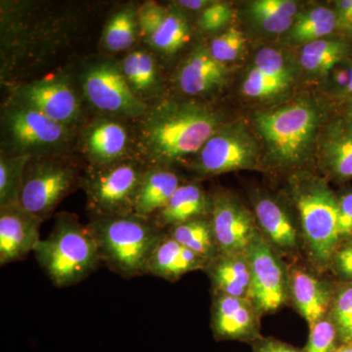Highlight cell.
I'll use <instances>...</instances> for the list:
<instances>
[{
	"instance_id": "28",
	"label": "cell",
	"mask_w": 352,
	"mask_h": 352,
	"mask_svg": "<svg viewBox=\"0 0 352 352\" xmlns=\"http://www.w3.org/2000/svg\"><path fill=\"white\" fill-rule=\"evenodd\" d=\"M338 29L335 11L319 6L310 9L296 18L289 36L296 43H309L323 39Z\"/></svg>"
},
{
	"instance_id": "21",
	"label": "cell",
	"mask_w": 352,
	"mask_h": 352,
	"mask_svg": "<svg viewBox=\"0 0 352 352\" xmlns=\"http://www.w3.org/2000/svg\"><path fill=\"white\" fill-rule=\"evenodd\" d=\"M212 201L195 184L180 185L166 206L156 214L155 224L162 230L190 220L201 219L210 212Z\"/></svg>"
},
{
	"instance_id": "33",
	"label": "cell",
	"mask_w": 352,
	"mask_h": 352,
	"mask_svg": "<svg viewBox=\"0 0 352 352\" xmlns=\"http://www.w3.org/2000/svg\"><path fill=\"white\" fill-rule=\"evenodd\" d=\"M332 321L342 344L352 342V285L340 289L332 308Z\"/></svg>"
},
{
	"instance_id": "27",
	"label": "cell",
	"mask_w": 352,
	"mask_h": 352,
	"mask_svg": "<svg viewBox=\"0 0 352 352\" xmlns=\"http://www.w3.org/2000/svg\"><path fill=\"white\" fill-rule=\"evenodd\" d=\"M127 134L117 122H104L97 124L88 134L87 146L95 159L110 163L122 156L126 147Z\"/></svg>"
},
{
	"instance_id": "1",
	"label": "cell",
	"mask_w": 352,
	"mask_h": 352,
	"mask_svg": "<svg viewBox=\"0 0 352 352\" xmlns=\"http://www.w3.org/2000/svg\"><path fill=\"white\" fill-rule=\"evenodd\" d=\"M217 113L194 103L164 104L148 118L142 141L153 161L171 163L201 151L219 131Z\"/></svg>"
},
{
	"instance_id": "15",
	"label": "cell",
	"mask_w": 352,
	"mask_h": 352,
	"mask_svg": "<svg viewBox=\"0 0 352 352\" xmlns=\"http://www.w3.org/2000/svg\"><path fill=\"white\" fill-rule=\"evenodd\" d=\"M207 261L170 238L166 232L157 243L147 264L146 274L176 281L183 275L205 270Z\"/></svg>"
},
{
	"instance_id": "39",
	"label": "cell",
	"mask_w": 352,
	"mask_h": 352,
	"mask_svg": "<svg viewBox=\"0 0 352 352\" xmlns=\"http://www.w3.org/2000/svg\"><path fill=\"white\" fill-rule=\"evenodd\" d=\"M338 228L340 238L352 234V193L346 194L339 200V217Z\"/></svg>"
},
{
	"instance_id": "19",
	"label": "cell",
	"mask_w": 352,
	"mask_h": 352,
	"mask_svg": "<svg viewBox=\"0 0 352 352\" xmlns=\"http://www.w3.org/2000/svg\"><path fill=\"white\" fill-rule=\"evenodd\" d=\"M214 293L249 298L251 291V268L245 254H219L206 267Z\"/></svg>"
},
{
	"instance_id": "4",
	"label": "cell",
	"mask_w": 352,
	"mask_h": 352,
	"mask_svg": "<svg viewBox=\"0 0 352 352\" xmlns=\"http://www.w3.org/2000/svg\"><path fill=\"white\" fill-rule=\"evenodd\" d=\"M291 185L308 254L317 267L325 268L340 239L339 200L323 180L312 175L296 176Z\"/></svg>"
},
{
	"instance_id": "7",
	"label": "cell",
	"mask_w": 352,
	"mask_h": 352,
	"mask_svg": "<svg viewBox=\"0 0 352 352\" xmlns=\"http://www.w3.org/2000/svg\"><path fill=\"white\" fill-rule=\"evenodd\" d=\"M143 175L133 164H122L92 176L87 190L90 208L96 217L133 212Z\"/></svg>"
},
{
	"instance_id": "11",
	"label": "cell",
	"mask_w": 352,
	"mask_h": 352,
	"mask_svg": "<svg viewBox=\"0 0 352 352\" xmlns=\"http://www.w3.org/2000/svg\"><path fill=\"white\" fill-rule=\"evenodd\" d=\"M83 88L88 100L99 110L131 117L144 111V104L132 92L126 76L112 65H100L90 69Z\"/></svg>"
},
{
	"instance_id": "31",
	"label": "cell",
	"mask_w": 352,
	"mask_h": 352,
	"mask_svg": "<svg viewBox=\"0 0 352 352\" xmlns=\"http://www.w3.org/2000/svg\"><path fill=\"white\" fill-rule=\"evenodd\" d=\"M124 75L136 90L146 91L156 83L154 60L142 51L132 52L124 59Z\"/></svg>"
},
{
	"instance_id": "35",
	"label": "cell",
	"mask_w": 352,
	"mask_h": 352,
	"mask_svg": "<svg viewBox=\"0 0 352 352\" xmlns=\"http://www.w3.org/2000/svg\"><path fill=\"white\" fill-rule=\"evenodd\" d=\"M338 340L339 336L332 319L324 317L310 328L307 344L302 352H333L337 349Z\"/></svg>"
},
{
	"instance_id": "45",
	"label": "cell",
	"mask_w": 352,
	"mask_h": 352,
	"mask_svg": "<svg viewBox=\"0 0 352 352\" xmlns=\"http://www.w3.org/2000/svg\"><path fill=\"white\" fill-rule=\"evenodd\" d=\"M333 352H352V342L340 344Z\"/></svg>"
},
{
	"instance_id": "42",
	"label": "cell",
	"mask_w": 352,
	"mask_h": 352,
	"mask_svg": "<svg viewBox=\"0 0 352 352\" xmlns=\"http://www.w3.org/2000/svg\"><path fill=\"white\" fill-rule=\"evenodd\" d=\"M333 82L340 94L352 96V64L336 71Z\"/></svg>"
},
{
	"instance_id": "3",
	"label": "cell",
	"mask_w": 352,
	"mask_h": 352,
	"mask_svg": "<svg viewBox=\"0 0 352 352\" xmlns=\"http://www.w3.org/2000/svg\"><path fill=\"white\" fill-rule=\"evenodd\" d=\"M34 256L57 288H68L87 279L102 263L91 231L74 215L57 217L48 237L39 241Z\"/></svg>"
},
{
	"instance_id": "44",
	"label": "cell",
	"mask_w": 352,
	"mask_h": 352,
	"mask_svg": "<svg viewBox=\"0 0 352 352\" xmlns=\"http://www.w3.org/2000/svg\"><path fill=\"white\" fill-rule=\"evenodd\" d=\"M177 4L189 10H200V9L207 8L210 2L208 0H182V1H177Z\"/></svg>"
},
{
	"instance_id": "29",
	"label": "cell",
	"mask_w": 352,
	"mask_h": 352,
	"mask_svg": "<svg viewBox=\"0 0 352 352\" xmlns=\"http://www.w3.org/2000/svg\"><path fill=\"white\" fill-rule=\"evenodd\" d=\"M189 38V25L186 18L182 14L170 12L163 24L149 38L157 50L173 54L179 50Z\"/></svg>"
},
{
	"instance_id": "41",
	"label": "cell",
	"mask_w": 352,
	"mask_h": 352,
	"mask_svg": "<svg viewBox=\"0 0 352 352\" xmlns=\"http://www.w3.org/2000/svg\"><path fill=\"white\" fill-rule=\"evenodd\" d=\"M338 29L352 31V0L336 2Z\"/></svg>"
},
{
	"instance_id": "22",
	"label": "cell",
	"mask_w": 352,
	"mask_h": 352,
	"mask_svg": "<svg viewBox=\"0 0 352 352\" xmlns=\"http://www.w3.org/2000/svg\"><path fill=\"white\" fill-rule=\"evenodd\" d=\"M320 152L331 173L342 179L352 178V119L337 120L327 127Z\"/></svg>"
},
{
	"instance_id": "34",
	"label": "cell",
	"mask_w": 352,
	"mask_h": 352,
	"mask_svg": "<svg viewBox=\"0 0 352 352\" xmlns=\"http://www.w3.org/2000/svg\"><path fill=\"white\" fill-rule=\"evenodd\" d=\"M289 87L288 83L265 75L263 72L252 68L243 82V92L252 98H264L280 94Z\"/></svg>"
},
{
	"instance_id": "32",
	"label": "cell",
	"mask_w": 352,
	"mask_h": 352,
	"mask_svg": "<svg viewBox=\"0 0 352 352\" xmlns=\"http://www.w3.org/2000/svg\"><path fill=\"white\" fill-rule=\"evenodd\" d=\"M247 38L244 32L237 28L226 30L210 44V52L217 61L226 65L239 59L244 52Z\"/></svg>"
},
{
	"instance_id": "40",
	"label": "cell",
	"mask_w": 352,
	"mask_h": 352,
	"mask_svg": "<svg viewBox=\"0 0 352 352\" xmlns=\"http://www.w3.org/2000/svg\"><path fill=\"white\" fill-rule=\"evenodd\" d=\"M252 346L254 352H302L296 347L272 338H261L252 344Z\"/></svg>"
},
{
	"instance_id": "24",
	"label": "cell",
	"mask_w": 352,
	"mask_h": 352,
	"mask_svg": "<svg viewBox=\"0 0 352 352\" xmlns=\"http://www.w3.org/2000/svg\"><path fill=\"white\" fill-rule=\"evenodd\" d=\"M166 233L183 247L205 259L208 265L219 256V251L215 242L210 219L201 217L190 220L170 227Z\"/></svg>"
},
{
	"instance_id": "9",
	"label": "cell",
	"mask_w": 352,
	"mask_h": 352,
	"mask_svg": "<svg viewBox=\"0 0 352 352\" xmlns=\"http://www.w3.org/2000/svg\"><path fill=\"white\" fill-rule=\"evenodd\" d=\"M75 182V171L57 164H41L24 173L19 204L43 222L59 201L68 194Z\"/></svg>"
},
{
	"instance_id": "26",
	"label": "cell",
	"mask_w": 352,
	"mask_h": 352,
	"mask_svg": "<svg viewBox=\"0 0 352 352\" xmlns=\"http://www.w3.org/2000/svg\"><path fill=\"white\" fill-rule=\"evenodd\" d=\"M349 48L339 39H319L305 44L300 63L305 71L314 75H327L346 56Z\"/></svg>"
},
{
	"instance_id": "36",
	"label": "cell",
	"mask_w": 352,
	"mask_h": 352,
	"mask_svg": "<svg viewBox=\"0 0 352 352\" xmlns=\"http://www.w3.org/2000/svg\"><path fill=\"white\" fill-rule=\"evenodd\" d=\"M254 68L288 85L292 82V75L287 68L283 56L279 51L273 48H263L259 51L254 58Z\"/></svg>"
},
{
	"instance_id": "10",
	"label": "cell",
	"mask_w": 352,
	"mask_h": 352,
	"mask_svg": "<svg viewBox=\"0 0 352 352\" xmlns=\"http://www.w3.org/2000/svg\"><path fill=\"white\" fill-rule=\"evenodd\" d=\"M210 217L219 254H245L258 232L251 212L232 196L219 194L212 199Z\"/></svg>"
},
{
	"instance_id": "18",
	"label": "cell",
	"mask_w": 352,
	"mask_h": 352,
	"mask_svg": "<svg viewBox=\"0 0 352 352\" xmlns=\"http://www.w3.org/2000/svg\"><path fill=\"white\" fill-rule=\"evenodd\" d=\"M294 302L309 328L325 317L332 296L327 285L305 270H294L289 278Z\"/></svg>"
},
{
	"instance_id": "2",
	"label": "cell",
	"mask_w": 352,
	"mask_h": 352,
	"mask_svg": "<svg viewBox=\"0 0 352 352\" xmlns=\"http://www.w3.org/2000/svg\"><path fill=\"white\" fill-rule=\"evenodd\" d=\"M87 226L102 263L124 279L146 274L150 256L164 234L151 219L133 212L95 217Z\"/></svg>"
},
{
	"instance_id": "20",
	"label": "cell",
	"mask_w": 352,
	"mask_h": 352,
	"mask_svg": "<svg viewBox=\"0 0 352 352\" xmlns=\"http://www.w3.org/2000/svg\"><path fill=\"white\" fill-rule=\"evenodd\" d=\"M256 220L266 241L284 254H293L298 248V231L281 206L268 197L254 204Z\"/></svg>"
},
{
	"instance_id": "17",
	"label": "cell",
	"mask_w": 352,
	"mask_h": 352,
	"mask_svg": "<svg viewBox=\"0 0 352 352\" xmlns=\"http://www.w3.org/2000/svg\"><path fill=\"white\" fill-rule=\"evenodd\" d=\"M227 78L226 65L217 61L210 50L197 48L179 72L180 88L184 94H208L223 85Z\"/></svg>"
},
{
	"instance_id": "5",
	"label": "cell",
	"mask_w": 352,
	"mask_h": 352,
	"mask_svg": "<svg viewBox=\"0 0 352 352\" xmlns=\"http://www.w3.org/2000/svg\"><path fill=\"white\" fill-rule=\"evenodd\" d=\"M256 124L271 157L278 164L295 166L302 163L310 152L319 116L314 106L296 102L259 113Z\"/></svg>"
},
{
	"instance_id": "8",
	"label": "cell",
	"mask_w": 352,
	"mask_h": 352,
	"mask_svg": "<svg viewBox=\"0 0 352 352\" xmlns=\"http://www.w3.org/2000/svg\"><path fill=\"white\" fill-rule=\"evenodd\" d=\"M258 149L256 141L238 124L217 131L201 150L199 170L207 175H219L256 166Z\"/></svg>"
},
{
	"instance_id": "43",
	"label": "cell",
	"mask_w": 352,
	"mask_h": 352,
	"mask_svg": "<svg viewBox=\"0 0 352 352\" xmlns=\"http://www.w3.org/2000/svg\"><path fill=\"white\" fill-rule=\"evenodd\" d=\"M335 263L340 274L352 279V245L336 252Z\"/></svg>"
},
{
	"instance_id": "16",
	"label": "cell",
	"mask_w": 352,
	"mask_h": 352,
	"mask_svg": "<svg viewBox=\"0 0 352 352\" xmlns=\"http://www.w3.org/2000/svg\"><path fill=\"white\" fill-rule=\"evenodd\" d=\"M9 129L14 140L28 148L57 144L65 135L63 124L31 108L11 113Z\"/></svg>"
},
{
	"instance_id": "12",
	"label": "cell",
	"mask_w": 352,
	"mask_h": 352,
	"mask_svg": "<svg viewBox=\"0 0 352 352\" xmlns=\"http://www.w3.org/2000/svg\"><path fill=\"white\" fill-rule=\"evenodd\" d=\"M258 309L249 298L214 293L212 329L219 340L252 342L261 339Z\"/></svg>"
},
{
	"instance_id": "13",
	"label": "cell",
	"mask_w": 352,
	"mask_h": 352,
	"mask_svg": "<svg viewBox=\"0 0 352 352\" xmlns=\"http://www.w3.org/2000/svg\"><path fill=\"white\" fill-rule=\"evenodd\" d=\"M43 223L20 204L1 207L0 212V265L24 261L34 252Z\"/></svg>"
},
{
	"instance_id": "25",
	"label": "cell",
	"mask_w": 352,
	"mask_h": 352,
	"mask_svg": "<svg viewBox=\"0 0 352 352\" xmlns=\"http://www.w3.org/2000/svg\"><path fill=\"white\" fill-rule=\"evenodd\" d=\"M250 14L263 31L282 34L293 27L298 6L289 0H256L250 4Z\"/></svg>"
},
{
	"instance_id": "6",
	"label": "cell",
	"mask_w": 352,
	"mask_h": 352,
	"mask_svg": "<svg viewBox=\"0 0 352 352\" xmlns=\"http://www.w3.org/2000/svg\"><path fill=\"white\" fill-rule=\"evenodd\" d=\"M251 268V291L249 300L261 314L276 311L288 296V279L283 264L274 250L256 233L245 252Z\"/></svg>"
},
{
	"instance_id": "38",
	"label": "cell",
	"mask_w": 352,
	"mask_h": 352,
	"mask_svg": "<svg viewBox=\"0 0 352 352\" xmlns=\"http://www.w3.org/2000/svg\"><path fill=\"white\" fill-rule=\"evenodd\" d=\"M168 13V10L156 3H146L139 11L138 17L141 31L150 38L163 24Z\"/></svg>"
},
{
	"instance_id": "23",
	"label": "cell",
	"mask_w": 352,
	"mask_h": 352,
	"mask_svg": "<svg viewBox=\"0 0 352 352\" xmlns=\"http://www.w3.org/2000/svg\"><path fill=\"white\" fill-rule=\"evenodd\" d=\"M179 178L170 170L156 168L143 175L133 206V214L151 219L179 188Z\"/></svg>"
},
{
	"instance_id": "37",
	"label": "cell",
	"mask_w": 352,
	"mask_h": 352,
	"mask_svg": "<svg viewBox=\"0 0 352 352\" xmlns=\"http://www.w3.org/2000/svg\"><path fill=\"white\" fill-rule=\"evenodd\" d=\"M233 10L224 2H212L204 9L200 18L201 29L207 32H217L226 27L232 19Z\"/></svg>"
},
{
	"instance_id": "14",
	"label": "cell",
	"mask_w": 352,
	"mask_h": 352,
	"mask_svg": "<svg viewBox=\"0 0 352 352\" xmlns=\"http://www.w3.org/2000/svg\"><path fill=\"white\" fill-rule=\"evenodd\" d=\"M23 98L29 108L61 124L71 122L78 115V98L65 83L51 80L34 83L25 88Z\"/></svg>"
},
{
	"instance_id": "30",
	"label": "cell",
	"mask_w": 352,
	"mask_h": 352,
	"mask_svg": "<svg viewBox=\"0 0 352 352\" xmlns=\"http://www.w3.org/2000/svg\"><path fill=\"white\" fill-rule=\"evenodd\" d=\"M136 18L131 9H124L109 21L104 34L106 47L113 52L126 50L134 41Z\"/></svg>"
}]
</instances>
